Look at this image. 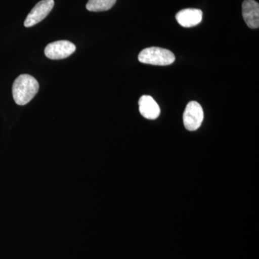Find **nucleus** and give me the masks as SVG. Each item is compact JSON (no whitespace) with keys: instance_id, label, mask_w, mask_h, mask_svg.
I'll return each instance as SVG.
<instances>
[{"instance_id":"1","label":"nucleus","mask_w":259,"mask_h":259,"mask_svg":"<svg viewBox=\"0 0 259 259\" xmlns=\"http://www.w3.org/2000/svg\"><path fill=\"white\" fill-rule=\"evenodd\" d=\"M39 90V83L33 76L22 74L15 80L13 95L17 105H25L31 101Z\"/></svg>"},{"instance_id":"2","label":"nucleus","mask_w":259,"mask_h":259,"mask_svg":"<svg viewBox=\"0 0 259 259\" xmlns=\"http://www.w3.org/2000/svg\"><path fill=\"white\" fill-rule=\"evenodd\" d=\"M139 60L143 64L167 66L173 64L175 56L171 51L158 47H151L141 51Z\"/></svg>"},{"instance_id":"3","label":"nucleus","mask_w":259,"mask_h":259,"mask_svg":"<svg viewBox=\"0 0 259 259\" xmlns=\"http://www.w3.org/2000/svg\"><path fill=\"white\" fill-rule=\"evenodd\" d=\"M203 119V110L198 102H189L183 115V122L185 128L190 131H196L200 127Z\"/></svg>"},{"instance_id":"4","label":"nucleus","mask_w":259,"mask_h":259,"mask_svg":"<svg viewBox=\"0 0 259 259\" xmlns=\"http://www.w3.org/2000/svg\"><path fill=\"white\" fill-rule=\"evenodd\" d=\"M76 51L74 44L68 40H59L49 44L46 47L45 55L53 60L64 59L71 56Z\"/></svg>"},{"instance_id":"5","label":"nucleus","mask_w":259,"mask_h":259,"mask_svg":"<svg viewBox=\"0 0 259 259\" xmlns=\"http://www.w3.org/2000/svg\"><path fill=\"white\" fill-rule=\"evenodd\" d=\"M54 6V0H42L39 2L33 8L24 22L26 28L33 26L44 20L51 13Z\"/></svg>"},{"instance_id":"6","label":"nucleus","mask_w":259,"mask_h":259,"mask_svg":"<svg viewBox=\"0 0 259 259\" xmlns=\"http://www.w3.org/2000/svg\"><path fill=\"white\" fill-rule=\"evenodd\" d=\"M242 13L245 23L250 28L259 27V5L254 0H244L242 5Z\"/></svg>"},{"instance_id":"7","label":"nucleus","mask_w":259,"mask_h":259,"mask_svg":"<svg viewBox=\"0 0 259 259\" xmlns=\"http://www.w3.org/2000/svg\"><path fill=\"white\" fill-rule=\"evenodd\" d=\"M202 15V10L188 8L180 10L176 15V20L184 28H192L201 23Z\"/></svg>"},{"instance_id":"8","label":"nucleus","mask_w":259,"mask_h":259,"mask_svg":"<svg viewBox=\"0 0 259 259\" xmlns=\"http://www.w3.org/2000/svg\"><path fill=\"white\" fill-rule=\"evenodd\" d=\"M140 113L145 118L155 120L160 115V107L154 99L148 95H144L139 101Z\"/></svg>"},{"instance_id":"9","label":"nucleus","mask_w":259,"mask_h":259,"mask_svg":"<svg viewBox=\"0 0 259 259\" xmlns=\"http://www.w3.org/2000/svg\"><path fill=\"white\" fill-rule=\"evenodd\" d=\"M117 0H89L86 8L89 11L102 12L111 9Z\"/></svg>"}]
</instances>
